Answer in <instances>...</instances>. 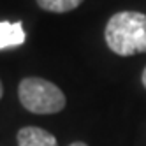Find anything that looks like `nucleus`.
<instances>
[{"label":"nucleus","mask_w":146,"mask_h":146,"mask_svg":"<svg viewBox=\"0 0 146 146\" xmlns=\"http://www.w3.org/2000/svg\"><path fill=\"white\" fill-rule=\"evenodd\" d=\"M35 2L42 11L62 14V13L74 11V9L79 7L85 0H35Z\"/></svg>","instance_id":"5"},{"label":"nucleus","mask_w":146,"mask_h":146,"mask_svg":"<svg viewBox=\"0 0 146 146\" xmlns=\"http://www.w3.org/2000/svg\"><path fill=\"white\" fill-rule=\"evenodd\" d=\"M2 95H4V86H2V81H0V99H2Z\"/></svg>","instance_id":"8"},{"label":"nucleus","mask_w":146,"mask_h":146,"mask_svg":"<svg viewBox=\"0 0 146 146\" xmlns=\"http://www.w3.org/2000/svg\"><path fill=\"white\" fill-rule=\"evenodd\" d=\"M141 81H143V86L146 88V67H144V70H143V76H141Z\"/></svg>","instance_id":"7"},{"label":"nucleus","mask_w":146,"mask_h":146,"mask_svg":"<svg viewBox=\"0 0 146 146\" xmlns=\"http://www.w3.org/2000/svg\"><path fill=\"white\" fill-rule=\"evenodd\" d=\"M69 146H88L86 143H83V141H76V143H70Z\"/></svg>","instance_id":"6"},{"label":"nucleus","mask_w":146,"mask_h":146,"mask_svg":"<svg viewBox=\"0 0 146 146\" xmlns=\"http://www.w3.org/2000/svg\"><path fill=\"white\" fill-rule=\"evenodd\" d=\"M18 146H58L56 137L40 127H23L18 130Z\"/></svg>","instance_id":"3"},{"label":"nucleus","mask_w":146,"mask_h":146,"mask_svg":"<svg viewBox=\"0 0 146 146\" xmlns=\"http://www.w3.org/2000/svg\"><path fill=\"white\" fill-rule=\"evenodd\" d=\"M18 99L34 114H55L65 108V95L55 83L42 78H25L19 81Z\"/></svg>","instance_id":"2"},{"label":"nucleus","mask_w":146,"mask_h":146,"mask_svg":"<svg viewBox=\"0 0 146 146\" xmlns=\"http://www.w3.org/2000/svg\"><path fill=\"white\" fill-rule=\"evenodd\" d=\"M27 34L21 21H0V49L18 48L25 42Z\"/></svg>","instance_id":"4"},{"label":"nucleus","mask_w":146,"mask_h":146,"mask_svg":"<svg viewBox=\"0 0 146 146\" xmlns=\"http://www.w3.org/2000/svg\"><path fill=\"white\" fill-rule=\"evenodd\" d=\"M108 48L118 56L146 53V14L120 11L109 18L104 30Z\"/></svg>","instance_id":"1"}]
</instances>
